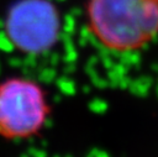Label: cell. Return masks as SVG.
I'll return each mask as SVG.
<instances>
[{
  "label": "cell",
  "instance_id": "1",
  "mask_svg": "<svg viewBox=\"0 0 158 157\" xmlns=\"http://www.w3.org/2000/svg\"><path fill=\"white\" fill-rule=\"evenodd\" d=\"M85 27L104 51L132 54L158 38V0H86Z\"/></svg>",
  "mask_w": 158,
  "mask_h": 157
},
{
  "label": "cell",
  "instance_id": "2",
  "mask_svg": "<svg viewBox=\"0 0 158 157\" xmlns=\"http://www.w3.org/2000/svg\"><path fill=\"white\" fill-rule=\"evenodd\" d=\"M52 115L48 93L41 82L27 75L0 80V137L11 141L40 135Z\"/></svg>",
  "mask_w": 158,
  "mask_h": 157
},
{
  "label": "cell",
  "instance_id": "3",
  "mask_svg": "<svg viewBox=\"0 0 158 157\" xmlns=\"http://www.w3.org/2000/svg\"><path fill=\"white\" fill-rule=\"evenodd\" d=\"M62 27L60 11L51 0H16L4 17L7 42L25 56H41L53 49Z\"/></svg>",
  "mask_w": 158,
  "mask_h": 157
}]
</instances>
